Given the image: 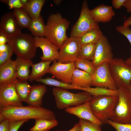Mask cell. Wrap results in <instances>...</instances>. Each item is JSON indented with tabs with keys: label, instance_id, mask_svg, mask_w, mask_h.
<instances>
[{
	"label": "cell",
	"instance_id": "39",
	"mask_svg": "<svg viewBox=\"0 0 131 131\" xmlns=\"http://www.w3.org/2000/svg\"><path fill=\"white\" fill-rule=\"evenodd\" d=\"M0 131H9L10 127V121L6 119L0 122Z\"/></svg>",
	"mask_w": 131,
	"mask_h": 131
},
{
	"label": "cell",
	"instance_id": "36",
	"mask_svg": "<svg viewBox=\"0 0 131 131\" xmlns=\"http://www.w3.org/2000/svg\"><path fill=\"white\" fill-rule=\"evenodd\" d=\"M116 29L118 32L123 35L126 37L131 45V29L129 26L123 25L118 26L116 27ZM130 54L131 55V51Z\"/></svg>",
	"mask_w": 131,
	"mask_h": 131
},
{
	"label": "cell",
	"instance_id": "33",
	"mask_svg": "<svg viewBox=\"0 0 131 131\" xmlns=\"http://www.w3.org/2000/svg\"><path fill=\"white\" fill-rule=\"evenodd\" d=\"M79 123L81 131H101V125L90 121L80 119Z\"/></svg>",
	"mask_w": 131,
	"mask_h": 131
},
{
	"label": "cell",
	"instance_id": "11",
	"mask_svg": "<svg viewBox=\"0 0 131 131\" xmlns=\"http://www.w3.org/2000/svg\"><path fill=\"white\" fill-rule=\"evenodd\" d=\"M111 46L107 37L103 35L96 44L95 52L91 61L97 67L103 63L109 62L114 58Z\"/></svg>",
	"mask_w": 131,
	"mask_h": 131
},
{
	"label": "cell",
	"instance_id": "30",
	"mask_svg": "<svg viewBox=\"0 0 131 131\" xmlns=\"http://www.w3.org/2000/svg\"><path fill=\"white\" fill-rule=\"evenodd\" d=\"M75 65L76 68L82 69L91 76L96 69L91 61L86 59L78 58L75 62Z\"/></svg>",
	"mask_w": 131,
	"mask_h": 131
},
{
	"label": "cell",
	"instance_id": "46",
	"mask_svg": "<svg viewBox=\"0 0 131 131\" xmlns=\"http://www.w3.org/2000/svg\"><path fill=\"white\" fill-rule=\"evenodd\" d=\"M20 1L21 4L24 6H25L27 3L28 0H20Z\"/></svg>",
	"mask_w": 131,
	"mask_h": 131
},
{
	"label": "cell",
	"instance_id": "26",
	"mask_svg": "<svg viewBox=\"0 0 131 131\" xmlns=\"http://www.w3.org/2000/svg\"><path fill=\"white\" fill-rule=\"evenodd\" d=\"M36 81L41 82L44 84L53 86L57 88L67 89H77L84 91L85 88L74 85L48 77L45 78H41L37 80Z\"/></svg>",
	"mask_w": 131,
	"mask_h": 131
},
{
	"label": "cell",
	"instance_id": "7",
	"mask_svg": "<svg viewBox=\"0 0 131 131\" xmlns=\"http://www.w3.org/2000/svg\"><path fill=\"white\" fill-rule=\"evenodd\" d=\"M99 28L98 23L94 19L90 12L87 0L82 3L79 17L73 27L70 37L79 38L87 31L93 29Z\"/></svg>",
	"mask_w": 131,
	"mask_h": 131
},
{
	"label": "cell",
	"instance_id": "10",
	"mask_svg": "<svg viewBox=\"0 0 131 131\" xmlns=\"http://www.w3.org/2000/svg\"><path fill=\"white\" fill-rule=\"evenodd\" d=\"M92 78L91 86L118 90L111 75L109 62H105L97 67Z\"/></svg>",
	"mask_w": 131,
	"mask_h": 131
},
{
	"label": "cell",
	"instance_id": "21",
	"mask_svg": "<svg viewBox=\"0 0 131 131\" xmlns=\"http://www.w3.org/2000/svg\"><path fill=\"white\" fill-rule=\"evenodd\" d=\"M92 76L86 72L75 68L72 75L71 84L81 87L88 88L91 87Z\"/></svg>",
	"mask_w": 131,
	"mask_h": 131
},
{
	"label": "cell",
	"instance_id": "35",
	"mask_svg": "<svg viewBox=\"0 0 131 131\" xmlns=\"http://www.w3.org/2000/svg\"><path fill=\"white\" fill-rule=\"evenodd\" d=\"M107 123L114 127L117 131H131V123H118L110 119L107 120Z\"/></svg>",
	"mask_w": 131,
	"mask_h": 131
},
{
	"label": "cell",
	"instance_id": "12",
	"mask_svg": "<svg viewBox=\"0 0 131 131\" xmlns=\"http://www.w3.org/2000/svg\"><path fill=\"white\" fill-rule=\"evenodd\" d=\"M16 82L0 85V108L23 106L16 90Z\"/></svg>",
	"mask_w": 131,
	"mask_h": 131
},
{
	"label": "cell",
	"instance_id": "17",
	"mask_svg": "<svg viewBox=\"0 0 131 131\" xmlns=\"http://www.w3.org/2000/svg\"><path fill=\"white\" fill-rule=\"evenodd\" d=\"M17 79L15 61L11 59L0 66V85L15 82Z\"/></svg>",
	"mask_w": 131,
	"mask_h": 131
},
{
	"label": "cell",
	"instance_id": "44",
	"mask_svg": "<svg viewBox=\"0 0 131 131\" xmlns=\"http://www.w3.org/2000/svg\"><path fill=\"white\" fill-rule=\"evenodd\" d=\"M123 25L126 26H129L131 25V16L125 20Z\"/></svg>",
	"mask_w": 131,
	"mask_h": 131
},
{
	"label": "cell",
	"instance_id": "1",
	"mask_svg": "<svg viewBox=\"0 0 131 131\" xmlns=\"http://www.w3.org/2000/svg\"><path fill=\"white\" fill-rule=\"evenodd\" d=\"M0 114L10 121L38 118L55 120L54 112L41 107L10 106L0 108Z\"/></svg>",
	"mask_w": 131,
	"mask_h": 131
},
{
	"label": "cell",
	"instance_id": "47",
	"mask_svg": "<svg viewBox=\"0 0 131 131\" xmlns=\"http://www.w3.org/2000/svg\"><path fill=\"white\" fill-rule=\"evenodd\" d=\"M62 0H53L54 3L57 5H58Z\"/></svg>",
	"mask_w": 131,
	"mask_h": 131
},
{
	"label": "cell",
	"instance_id": "19",
	"mask_svg": "<svg viewBox=\"0 0 131 131\" xmlns=\"http://www.w3.org/2000/svg\"><path fill=\"white\" fill-rule=\"evenodd\" d=\"M47 90V88L44 85H33L32 86L26 102L29 106H41L43 98Z\"/></svg>",
	"mask_w": 131,
	"mask_h": 131
},
{
	"label": "cell",
	"instance_id": "22",
	"mask_svg": "<svg viewBox=\"0 0 131 131\" xmlns=\"http://www.w3.org/2000/svg\"><path fill=\"white\" fill-rule=\"evenodd\" d=\"M51 61H42L32 65V71L28 79L31 82L41 78L45 74L48 73Z\"/></svg>",
	"mask_w": 131,
	"mask_h": 131
},
{
	"label": "cell",
	"instance_id": "9",
	"mask_svg": "<svg viewBox=\"0 0 131 131\" xmlns=\"http://www.w3.org/2000/svg\"><path fill=\"white\" fill-rule=\"evenodd\" d=\"M82 47L79 38L67 37L59 49L57 61L63 63L75 62L78 58Z\"/></svg>",
	"mask_w": 131,
	"mask_h": 131
},
{
	"label": "cell",
	"instance_id": "49",
	"mask_svg": "<svg viewBox=\"0 0 131 131\" xmlns=\"http://www.w3.org/2000/svg\"><path fill=\"white\" fill-rule=\"evenodd\" d=\"M129 86L130 91V92L131 95V81L130 82Z\"/></svg>",
	"mask_w": 131,
	"mask_h": 131
},
{
	"label": "cell",
	"instance_id": "37",
	"mask_svg": "<svg viewBox=\"0 0 131 131\" xmlns=\"http://www.w3.org/2000/svg\"><path fill=\"white\" fill-rule=\"evenodd\" d=\"M0 1L7 5L10 9L23 8L24 7L21 3L20 0H1Z\"/></svg>",
	"mask_w": 131,
	"mask_h": 131
},
{
	"label": "cell",
	"instance_id": "2",
	"mask_svg": "<svg viewBox=\"0 0 131 131\" xmlns=\"http://www.w3.org/2000/svg\"><path fill=\"white\" fill-rule=\"evenodd\" d=\"M70 24L59 13L52 14L49 16L45 25V36L59 49L68 37L66 32Z\"/></svg>",
	"mask_w": 131,
	"mask_h": 131
},
{
	"label": "cell",
	"instance_id": "16",
	"mask_svg": "<svg viewBox=\"0 0 131 131\" xmlns=\"http://www.w3.org/2000/svg\"><path fill=\"white\" fill-rule=\"evenodd\" d=\"M65 110L66 112L75 115L80 119L87 120L101 126L103 123L92 112L89 101L78 106L68 107Z\"/></svg>",
	"mask_w": 131,
	"mask_h": 131
},
{
	"label": "cell",
	"instance_id": "20",
	"mask_svg": "<svg viewBox=\"0 0 131 131\" xmlns=\"http://www.w3.org/2000/svg\"><path fill=\"white\" fill-rule=\"evenodd\" d=\"M15 61L18 79L27 81L30 75L29 68L33 64V62L31 59L17 57Z\"/></svg>",
	"mask_w": 131,
	"mask_h": 131
},
{
	"label": "cell",
	"instance_id": "42",
	"mask_svg": "<svg viewBox=\"0 0 131 131\" xmlns=\"http://www.w3.org/2000/svg\"><path fill=\"white\" fill-rule=\"evenodd\" d=\"M8 43L7 36L4 34L0 33V44Z\"/></svg>",
	"mask_w": 131,
	"mask_h": 131
},
{
	"label": "cell",
	"instance_id": "29",
	"mask_svg": "<svg viewBox=\"0 0 131 131\" xmlns=\"http://www.w3.org/2000/svg\"><path fill=\"white\" fill-rule=\"evenodd\" d=\"M32 86L26 81L18 79L15 83L16 92L20 99L22 102H26Z\"/></svg>",
	"mask_w": 131,
	"mask_h": 131
},
{
	"label": "cell",
	"instance_id": "28",
	"mask_svg": "<svg viewBox=\"0 0 131 131\" xmlns=\"http://www.w3.org/2000/svg\"><path fill=\"white\" fill-rule=\"evenodd\" d=\"M13 14L21 28H28L32 20L23 8H15Z\"/></svg>",
	"mask_w": 131,
	"mask_h": 131
},
{
	"label": "cell",
	"instance_id": "43",
	"mask_svg": "<svg viewBox=\"0 0 131 131\" xmlns=\"http://www.w3.org/2000/svg\"><path fill=\"white\" fill-rule=\"evenodd\" d=\"M55 131H81L80 125L79 122L75 124L71 129L68 131L57 130Z\"/></svg>",
	"mask_w": 131,
	"mask_h": 131
},
{
	"label": "cell",
	"instance_id": "40",
	"mask_svg": "<svg viewBox=\"0 0 131 131\" xmlns=\"http://www.w3.org/2000/svg\"><path fill=\"white\" fill-rule=\"evenodd\" d=\"M126 0H112L111 1L113 6L115 9H120L123 6Z\"/></svg>",
	"mask_w": 131,
	"mask_h": 131
},
{
	"label": "cell",
	"instance_id": "8",
	"mask_svg": "<svg viewBox=\"0 0 131 131\" xmlns=\"http://www.w3.org/2000/svg\"><path fill=\"white\" fill-rule=\"evenodd\" d=\"M109 65L111 75L118 89L125 85H129L131 80V67L121 58H113Z\"/></svg>",
	"mask_w": 131,
	"mask_h": 131
},
{
	"label": "cell",
	"instance_id": "32",
	"mask_svg": "<svg viewBox=\"0 0 131 131\" xmlns=\"http://www.w3.org/2000/svg\"><path fill=\"white\" fill-rule=\"evenodd\" d=\"M96 44L89 43L82 46L78 58L86 59L91 61L94 55Z\"/></svg>",
	"mask_w": 131,
	"mask_h": 131
},
{
	"label": "cell",
	"instance_id": "34",
	"mask_svg": "<svg viewBox=\"0 0 131 131\" xmlns=\"http://www.w3.org/2000/svg\"><path fill=\"white\" fill-rule=\"evenodd\" d=\"M13 52L12 47L8 44L5 49L0 51V66L11 59Z\"/></svg>",
	"mask_w": 131,
	"mask_h": 131
},
{
	"label": "cell",
	"instance_id": "31",
	"mask_svg": "<svg viewBox=\"0 0 131 131\" xmlns=\"http://www.w3.org/2000/svg\"><path fill=\"white\" fill-rule=\"evenodd\" d=\"M85 91L89 93L92 96H118V90H113L107 88L98 87L86 88Z\"/></svg>",
	"mask_w": 131,
	"mask_h": 131
},
{
	"label": "cell",
	"instance_id": "45",
	"mask_svg": "<svg viewBox=\"0 0 131 131\" xmlns=\"http://www.w3.org/2000/svg\"><path fill=\"white\" fill-rule=\"evenodd\" d=\"M125 63L131 67V56L125 61Z\"/></svg>",
	"mask_w": 131,
	"mask_h": 131
},
{
	"label": "cell",
	"instance_id": "13",
	"mask_svg": "<svg viewBox=\"0 0 131 131\" xmlns=\"http://www.w3.org/2000/svg\"><path fill=\"white\" fill-rule=\"evenodd\" d=\"M75 68L74 62L63 63L55 60L50 66L48 73L64 82L70 84Z\"/></svg>",
	"mask_w": 131,
	"mask_h": 131
},
{
	"label": "cell",
	"instance_id": "27",
	"mask_svg": "<svg viewBox=\"0 0 131 131\" xmlns=\"http://www.w3.org/2000/svg\"><path fill=\"white\" fill-rule=\"evenodd\" d=\"M35 120V124L30 129V131H49L57 126L58 123L56 119L38 118Z\"/></svg>",
	"mask_w": 131,
	"mask_h": 131
},
{
	"label": "cell",
	"instance_id": "3",
	"mask_svg": "<svg viewBox=\"0 0 131 131\" xmlns=\"http://www.w3.org/2000/svg\"><path fill=\"white\" fill-rule=\"evenodd\" d=\"M118 96H92L89 101L90 109L94 115L103 123L110 120L118 100Z\"/></svg>",
	"mask_w": 131,
	"mask_h": 131
},
{
	"label": "cell",
	"instance_id": "38",
	"mask_svg": "<svg viewBox=\"0 0 131 131\" xmlns=\"http://www.w3.org/2000/svg\"><path fill=\"white\" fill-rule=\"evenodd\" d=\"M29 120L10 121V127L9 131H18L20 127Z\"/></svg>",
	"mask_w": 131,
	"mask_h": 131
},
{
	"label": "cell",
	"instance_id": "15",
	"mask_svg": "<svg viewBox=\"0 0 131 131\" xmlns=\"http://www.w3.org/2000/svg\"><path fill=\"white\" fill-rule=\"evenodd\" d=\"M20 28L13 12L7 13L1 17L0 33L4 34L7 38L21 33Z\"/></svg>",
	"mask_w": 131,
	"mask_h": 131
},
{
	"label": "cell",
	"instance_id": "4",
	"mask_svg": "<svg viewBox=\"0 0 131 131\" xmlns=\"http://www.w3.org/2000/svg\"><path fill=\"white\" fill-rule=\"evenodd\" d=\"M7 38L17 57L31 59L35 56L37 47L34 37L30 34L21 33Z\"/></svg>",
	"mask_w": 131,
	"mask_h": 131
},
{
	"label": "cell",
	"instance_id": "18",
	"mask_svg": "<svg viewBox=\"0 0 131 131\" xmlns=\"http://www.w3.org/2000/svg\"><path fill=\"white\" fill-rule=\"evenodd\" d=\"M90 11L94 20L98 23L109 22L115 15L112 6L104 4L98 6Z\"/></svg>",
	"mask_w": 131,
	"mask_h": 131
},
{
	"label": "cell",
	"instance_id": "41",
	"mask_svg": "<svg viewBox=\"0 0 131 131\" xmlns=\"http://www.w3.org/2000/svg\"><path fill=\"white\" fill-rule=\"evenodd\" d=\"M123 7L126 8L128 13H131V0H126Z\"/></svg>",
	"mask_w": 131,
	"mask_h": 131
},
{
	"label": "cell",
	"instance_id": "14",
	"mask_svg": "<svg viewBox=\"0 0 131 131\" xmlns=\"http://www.w3.org/2000/svg\"><path fill=\"white\" fill-rule=\"evenodd\" d=\"M37 48L41 49L43 55L41 57L42 61L57 60L59 54V48L52 43L46 38L43 37H34Z\"/></svg>",
	"mask_w": 131,
	"mask_h": 131
},
{
	"label": "cell",
	"instance_id": "48",
	"mask_svg": "<svg viewBox=\"0 0 131 131\" xmlns=\"http://www.w3.org/2000/svg\"><path fill=\"white\" fill-rule=\"evenodd\" d=\"M6 118L5 117L1 114H0V122H1Z\"/></svg>",
	"mask_w": 131,
	"mask_h": 131
},
{
	"label": "cell",
	"instance_id": "23",
	"mask_svg": "<svg viewBox=\"0 0 131 131\" xmlns=\"http://www.w3.org/2000/svg\"><path fill=\"white\" fill-rule=\"evenodd\" d=\"M104 35L99 28L91 29L79 38L82 46L89 43H96Z\"/></svg>",
	"mask_w": 131,
	"mask_h": 131
},
{
	"label": "cell",
	"instance_id": "5",
	"mask_svg": "<svg viewBox=\"0 0 131 131\" xmlns=\"http://www.w3.org/2000/svg\"><path fill=\"white\" fill-rule=\"evenodd\" d=\"M52 93L57 107L60 109L80 105L90 101L92 97L91 94L86 91L75 93L67 90L57 87L53 88Z\"/></svg>",
	"mask_w": 131,
	"mask_h": 131
},
{
	"label": "cell",
	"instance_id": "25",
	"mask_svg": "<svg viewBox=\"0 0 131 131\" xmlns=\"http://www.w3.org/2000/svg\"><path fill=\"white\" fill-rule=\"evenodd\" d=\"M28 28L34 37L45 36V25L42 16H40L37 18L32 19Z\"/></svg>",
	"mask_w": 131,
	"mask_h": 131
},
{
	"label": "cell",
	"instance_id": "6",
	"mask_svg": "<svg viewBox=\"0 0 131 131\" xmlns=\"http://www.w3.org/2000/svg\"><path fill=\"white\" fill-rule=\"evenodd\" d=\"M118 100L110 120L122 124L131 123V95L129 86L125 85L118 88Z\"/></svg>",
	"mask_w": 131,
	"mask_h": 131
},
{
	"label": "cell",
	"instance_id": "24",
	"mask_svg": "<svg viewBox=\"0 0 131 131\" xmlns=\"http://www.w3.org/2000/svg\"><path fill=\"white\" fill-rule=\"evenodd\" d=\"M45 0H30L24 6V9L30 16L32 19L39 17L42 8Z\"/></svg>",
	"mask_w": 131,
	"mask_h": 131
}]
</instances>
